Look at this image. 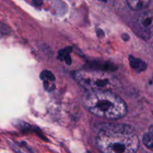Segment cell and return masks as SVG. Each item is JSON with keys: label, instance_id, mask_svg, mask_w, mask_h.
Segmentation results:
<instances>
[{"label": "cell", "instance_id": "6da1fadb", "mask_svg": "<svg viewBox=\"0 0 153 153\" xmlns=\"http://www.w3.org/2000/svg\"><path fill=\"white\" fill-rule=\"evenodd\" d=\"M96 143L104 152L132 153L138 149L139 139L131 126L109 123L100 128Z\"/></svg>", "mask_w": 153, "mask_h": 153}, {"label": "cell", "instance_id": "7a4b0ae2", "mask_svg": "<svg viewBox=\"0 0 153 153\" xmlns=\"http://www.w3.org/2000/svg\"><path fill=\"white\" fill-rule=\"evenodd\" d=\"M84 104L94 115L108 120L120 119L127 113L125 102L112 91H88Z\"/></svg>", "mask_w": 153, "mask_h": 153}, {"label": "cell", "instance_id": "3957f363", "mask_svg": "<svg viewBox=\"0 0 153 153\" xmlns=\"http://www.w3.org/2000/svg\"><path fill=\"white\" fill-rule=\"evenodd\" d=\"M74 78L78 84L88 91H113L120 86L117 78L105 72L82 70L74 73Z\"/></svg>", "mask_w": 153, "mask_h": 153}, {"label": "cell", "instance_id": "277c9868", "mask_svg": "<svg viewBox=\"0 0 153 153\" xmlns=\"http://www.w3.org/2000/svg\"><path fill=\"white\" fill-rule=\"evenodd\" d=\"M137 32L145 39L149 38L153 27V13L144 12L137 19Z\"/></svg>", "mask_w": 153, "mask_h": 153}, {"label": "cell", "instance_id": "5b68a950", "mask_svg": "<svg viewBox=\"0 0 153 153\" xmlns=\"http://www.w3.org/2000/svg\"><path fill=\"white\" fill-rule=\"evenodd\" d=\"M151 0H126L128 6L134 10H141L149 6Z\"/></svg>", "mask_w": 153, "mask_h": 153}, {"label": "cell", "instance_id": "8992f818", "mask_svg": "<svg viewBox=\"0 0 153 153\" xmlns=\"http://www.w3.org/2000/svg\"><path fill=\"white\" fill-rule=\"evenodd\" d=\"M143 143L148 149L153 151V125L149 127L143 135Z\"/></svg>", "mask_w": 153, "mask_h": 153}, {"label": "cell", "instance_id": "52a82bcc", "mask_svg": "<svg viewBox=\"0 0 153 153\" xmlns=\"http://www.w3.org/2000/svg\"><path fill=\"white\" fill-rule=\"evenodd\" d=\"M129 61H130V65L131 66L133 69L136 70L137 72H142L143 70H146V63L143 62V61L137 58H134L132 56L129 57Z\"/></svg>", "mask_w": 153, "mask_h": 153}, {"label": "cell", "instance_id": "ba28073f", "mask_svg": "<svg viewBox=\"0 0 153 153\" xmlns=\"http://www.w3.org/2000/svg\"><path fill=\"white\" fill-rule=\"evenodd\" d=\"M40 77L43 79V80L47 81H54L55 80V78H54V76L50 73L49 71H43V73L40 75Z\"/></svg>", "mask_w": 153, "mask_h": 153}]
</instances>
